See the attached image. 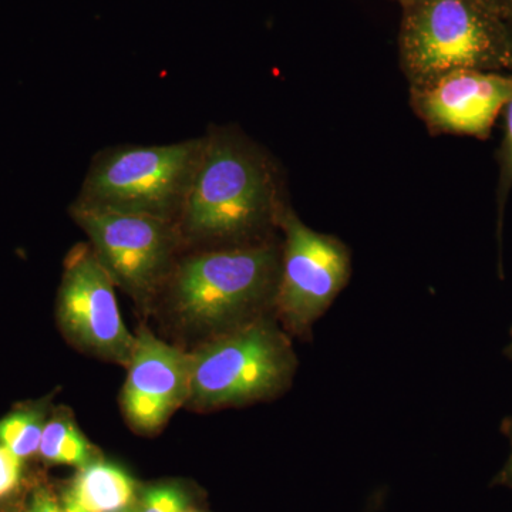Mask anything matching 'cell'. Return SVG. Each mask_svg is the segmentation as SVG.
Masks as SVG:
<instances>
[{"label": "cell", "instance_id": "cell-18", "mask_svg": "<svg viewBox=\"0 0 512 512\" xmlns=\"http://www.w3.org/2000/svg\"><path fill=\"white\" fill-rule=\"evenodd\" d=\"M505 434L510 439V456H508L507 463L501 468L500 473L494 478V485H503V487L511 488L512 490V420L505 423Z\"/></svg>", "mask_w": 512, "mask_h": 512}, {"label": "cell", "instance_id": "cell-3", "mask_svg": "<svg viewBox=\"0 0 512 512\" xmlns=\"http://www.w3.org/2000/svg\"><path fill=\"white\" fill-rule=\"evenodd\" d=\"M399 62L409 86L453 70L512 73L507 20L478 0H400Z\"/></svg>", "mask_w": 512, "mask_h": 512}, {"label": "cell", "instance_id": "cell-24", "mask_svg": "<svg viewBox=\"0 0 512 512\" xmlns=\"http://www.w3.org/2000/svg\"><path fill=\"white\" fill-rule=\"evenodd\" d=\"M394 2H397V3H399V2H400V0H394Z\"/></svg>", "mask_w": 512, "mask_h": 512}, {"label": "cell", "instance_id": "cell-7", "mask_svg": "<svg viewBox=\"0 0 512 512\" xmlns=\"http://www.w3.org/2000/svg\"><path fill=\"white\" fill-rule=\"evenodd\" d=\"M281 274L274 311L285 332L311 338L312 328L352 276V252L348 245L306 225L292 205L282 215Z\"/></svg>", "mask_w": 512, "mask_h": 512}, {"label": "cell", "instance_id": "cell-21", "mask_svg": "<svg viewBox=\"0 0 512 512\" xmlns=\"http://www.w3.org/2000/svg\"><path fill=\"white\" fill-rule=\"evenodd\" d=\"M504 355L508 357V359L512 360V336H511V342L508 343L507 348L504 350Z\"/></svg>", "mask_w": 512, "mask_h": 512}, {"label": "cell", "instance_id": "cell-10", "mask_svg": "<svg viewBox=\"0 0 512 512\" xmlns=\"http://www.w3.org/2000/svg\"><path fill=\"white\" fill-rule=\"evenodd\" d=\"M123 409L134 429L156 431L190 400L191 356L141 330L128 362Z\"/></svg>", "mask_w": 512, "mask_h": 512}, {"label": "cell", "instance_id": "cell-13", "mask_svg": "<svg viewBox=\"0 0 512 512\" xmlns=\"http://www.w3.org/2000/svg\"><path fill=\"white\" fill-rule=\"evenodd\" d=\"M43 419L35 412L10 414L0 421V444L9 448L20 458H28L39 453L42 441Z\"/></svg>", "mask_w": 512, "mask_h": 512}, {"label": "cell", "instance_id": "cell-16", "mask_svg": "<svg viewBox=\"0 0 512 512\" xmlns=\"http://www.w3.org/2000/svg\"><path fill=\"white\" fill-rule=\"evenodd\" d=\"M23 473V458L0 444V498L8 497L19 487Z\"/></svg>", "mask_w": 512, "mask_h": 512}, {"label": "cell", "instance_id": "cell-12", "mask_svg": "<svg viewBox=\"0 0 512 512\" xmlns=\"http://www.w3.org/2000/svg\"><path fill=\"white\" fill-rule=\"evenodd\" d=\"M40 456L49 463L84 467L92 460L90 444L72 421L52 420L45 424L39 448Z\"/></svg>", "mask_w": 512, "mask_h": 512}, {"label": "cell", "instance_id": "cell-14", "mask_svg": "<svg viewBox=\"0 0 512 512\" xmlns=\"http://www.w3.org/2000/svg\"><path fill=\"white\" fill-rule=\"evenodd\" d=\"M504 137L498 150L497 242L498 272L503 276V229L505 207L512 190V99L504 107Z\"/></svg>", "mask_w": 512, "mask_h": 512}, {"label": "cell", "instance_id": "cell-22", "mask_svg": "<svg viewBox=\"0 0 512 512\" xmlns=\"http://www.w3.org/2000/svg\"><path fill=\"white\" fill-rule=\"evenodd\" d=\"M508 30H510V39H511V47H512V18L507 20Z\"/></svg>", "mask_w": 512, "mask_h": 512}, {"label": "cell", "instance_id": "cell-9", "mask_svg": "<svg viewBox=\"0 0 512 512\" xmlns=\"http://www.w3.org/2000/svg\"><path fill=\"white\" fill-rule=\"evenodd\" d=\"M512 99V73L453 70L410 86V107L431 136L488 140Z\"/></svg>", "mask_w": 512, "mask_h": 512}, {"label": "cell", "instance_id": "cell-23", "mask_svg": "<svg viewBox=\"0 0 512 512\" xmlns=\"http://www.w3.org/2000/svg\"><path fill=\"white\" fill-rule=\"evenodd\" d=\"M117 512H140V511H128V510H123V511H117Z\"/></svg>", "mask_w": 512, "mask_h": 512}, {"label": "cell", "instance_id": "cell-19", "mask_svg": "<svg viewBox=\"0 0 512 512\" xmlns=\"http://www.w3.org/2000/svg\"><path fill=\"white\" fill-rule=\"evenodd\" d=\"M505 20L512 18V0H478Z\"/></svg>", "mask_w": 512, "mask_h": 512}, {"label": "cell", "instance_id": "cell-1", "mask_svg": "<svg viewBox=\"0 0 512 512\" xmlns=\"http://www.w3.org/2000/svg\"><path fill=\"white\" fill-rule=\"evenodd\" d=\"M291 205L284 168L237 124H211L178 217L183 249L235 247L276 237Z\"/></svg>", "mask_w": 512, "mask_h": 512}, {"label": "cell", "instance_id": "cell-25", "mask_svg": "<svg viewBox=\"0 0 512 512\" xmlns=\"http://www.w3.org/2000/svg\"><path fill=\"white\" fill-rule=\"evenodd\" d=\"M511 336H512V329H511Z\"/></svg>", "mask_w": 512, "mask_h": 512}, {"label": "cell", "instance_id": "cell-5", "mask_svg": "<svg viewBox=\"0 0 512 512\" xmlns=\"http://www.w3.org/2000/svg\"><path fill=\"white\" fill-rule=\"evenodd\" d=\"M190 356V400L204 409L271 399L289 387L298 367L288 333L265 315Z\"/></svg>", "mask_w": 512, "mask_h": 512}, {"label": "cell", "instance_id": "cell-6", "mask_svg": "<svg viewBox=\"0 0 512 512\" xmlns=\"http://www.w3.org/2000/svg\"><path fill=\"white\" fill-rule=\"evenodd\" d=\"M67 211L117 286L138 301L163 291L183 249L177 222L77 201Z\"/></svg>", "mask_w": 512, "mask_h": 512}, {"label": "cell", "instance_id": "cell-11", "mask_svg": "<svg viewBox=\"0 0 512 512\" xmlns=\"http://www.w3.org/2000/svg\"><path fill=\"white\" fill-rule=\"evenodd\" d=\"M84 510L117 512L133 503V478L126 471L107 463H90L83 467L72 488L67 491Z\"/></svg>", "mask_w": 512, "mask_h": 512}, {"label": "cell", "instance_id": "cell-8", "mask_svg": "<svg viewBox=\"0 0 512 512\" xmlns=\"http://www.w3.org/2000/svg\"><path fill=\"white\" fill-rule=\"evenodd\" d=\"M116 286L89 242L73 245L63 261L57 316L77 345L128 365L136 338L121 318Z\"/></svg>", "mask_w": 512, "mask_h": 512}, {"label": "cell", "instance_id": "cell-4", "mask_svg": "<svg viewBox=\"0 0 512 512\" xmlns=\"http://www.w3.org/2000/svg\"><path fill=\"white\" fill-rule=\"evenodd\" d=\"M204 134L168 144H117L90 160L77 202L178 221L197 173Z\"/></svg>", "mask_w": 512, "mask_h": 512}, {"label": "cell", "instance_id": "cell-15", "mask_svg": "<svg viewBox=\"0 0 512 512\" xmlns=\"http://www.w3.org/2000/svg\"><path fill=\"white\" fill-rule=\"evenodd\" d=\"M187 498L178 488L164 485L148 490L140 512H185Z\"/></svg>", "mask_w": 512, "mask_h": 512}, {"label": "cell", "instance_id": "cell-17", "mask_svg": "<svg viewBox=\"0 0 512 512\" xmlns=\"http://www.w3.org/2000/svg\"><path fill=\"white\" fill-rule=\"evenodd\" d=\"M29 512H64V508L49 491L37 490L33 494Z\"/></svg>", "mask_w": 512, "mask_h": 512}, {"label": "cell", "instance_id": "cell-2", "mask_svg": "<svg viewBox=\"0 0 512 512\" xmlns=\"http://www.w3.org/2000/svg\"><path fill=\"white\" fill-rule=\"evenodd\" d=\"M282 242L276 237L180 256L163 291L174 312L198 329L227 332L274 309ZM221 332V333H222Z\"/></svg>", "mask_w": 512, "mask_h": 512}, {"label": "cell", "instance_id": "cell-20", "mask_svg": "<svg viewBox=\"0 0 512 512\" xmlns=\"http://www.w3.org/2000/svg\"><path fill=\"white\" fill-rule=\"evenodd\" d=\"M64 512H89L84 510L82 505L77 503L76 500L69 493L64 494L63 498Z\"/></svg>", "mask_w": 512, "mask_h": 512}]
</instances>
